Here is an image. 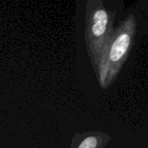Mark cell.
<instances>
[{
  "label": "cell",
  "mask_w": 148,
  "mask_h": 148,
  "mask_svg": "<svg viewBox=\"0 0 148 148\" xmlns=\"http://www.w3.org/2000/svg\"><path fill=\"white\" fill-rule=\"evenodd\" d=\"M137 28L136 16L130 13L114 29L110 40L93 68L102 90L111 87L119 76L134 44Z\"/></svg>",
  "instance_id": "cell-1"
},
{
  "label": "cell",
  "mask_w": 148,
  "mask_h": 148,
  "mask_svg": "<svg viewBox=\"0 0 148 148\" xmlns=\"http://www.w3.org/2000/svg\"><path fill=\"white\" fill-rule=\"evenodd\" d=\"M116 11L108 9L101 0H88L85 12V44L94 68L114 32Z\"/></svg>",
  "instance_id": "cell-2"
},
{
  "label": "cell",
  "mask_w": 148,
  "mask_h": 148,
  "mask_svg": "<svg viewBox=\"0 0 148 148\" xmlns=\"http://www.w3.org/2000/svg\"><path fill=\"white\" fill-rule=\"evenodd\" d=\"M112 137L101 131L75 133L71 139L69 148H104Z\"/></svg>",
  "instance_id": "cell-3"
}]
</instances>
